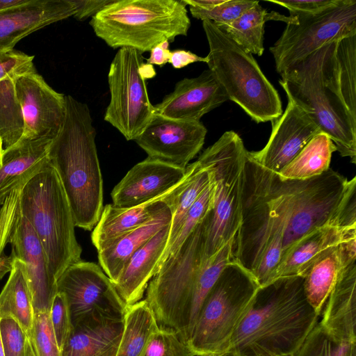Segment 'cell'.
<instances>
[{
  "label": "cell",
  "instance_id": "cell-1",
  "mask_svg": "<svg viewBox=\"0 0 356 356\" xmlns=\"http://www.w3.org/2000/svg\"><path fill=\"white\" fill-rule=\"evenodd\" d=\"M356 225V177L329 168L305 180L283 179L247 152L241 222L232 244L234 261L260 287L305 238L327 225Z\"/></svg>",
  "mask_w": 356,
  "mask_h": 356
},
{
  "label": "cell",
  "instance_id": "cell-2",
  "mask_svg": "<svg viewBox=\"0 0 356 356\" xmlns=\"http://www.w3.org/2000/svg\"><path fill=\"white\" fill-rule=\"evenodd\" d=\"M303 282V277H286L259 287L226 353L293 356L320 318Z\"/></svg>",
  "mask_w": 356,
  "mask_h": 356
},
{
  "label": "cell",
  "instance_id": "cell-3",
  "mask_svg": "<svg viewBox=\"0 0 356 356\" xmlns=\"http://www.w3.org/2000/svg\"><path fill=\"white\" fill-rule=\"evenodd\" d=\"M65 117L48 158L67 196L75 227L92 230L103 210V181L96 131L87 104L65 95Z\"/></svg>",
  "mask_w": 356,
  "mask_h": 356
},
{
  "label": "cell",
  "instance_id": "cell-4",
  "mask_svg": "<svg viewBox=\"0 0 356 356\" xmlns=\"http://www.w3.org/2000/svg\"><path fill=\"white\" fill-rule=\"evenodd\" d=\"M338 41L325 44L284 72L279 83L287 98L330 138L339 154L355 164L356 121L339 91L335 57Z\"/></svg>",
  "mask_w": 356,
  "mask_h": 356
},
{
  "label": "cell",
  "instance_id": "cell-5",
  "mask_svg": "<svg viewBox=\"0 0 356 356\" xmlns=\"http://www.w3.org/2000/svg\"><path fill=\"white\" fill-rule=\"evenodd\" d=\"M18 206L39 238L54 279L81 261L71 209L56 169L49 160L19 190Z\"/></svg>",
  "mask_w": 356,
  "mask_h": 356
},
{
  "label": "cell",
  "instance_id": "cell-6",
  "mask_svg": "<svg viewBox=\"0 0 356 356\" xmlns=\"http://www.w3.org/2000/svg\"><path fill=\"white\" fill-rule=\"evenodd\" d=\"M95 35L113 49L140 53L163 41L187 35L191 26L186 5L177 0H115L92 17Z\"/></svg>",
  "mask_w": 356,
  "mask_h": 356
},
{
  "label": "cell",
  "instance_id": "cell-7",
  "mask_svg": "<svg viewBox=\"0 0 356 356\" xmlns=\"http://www.w3.org/2000/svg\"><path fill=\"white\" fill-rule=\"evenodd\" d=\"M209 52V70L225 91L257 123L280 117L279 94L260 69L252 54L236 44L213 22L203 20Z\"/></svg>",
  "mask_w": 356,
  "mask_h": 356
},
{
  "label": "cell",
  "instance_id": "cell-8",
  "mask_svg": "<svg viewBox=\"0 0 356 356\" xmlns=\"http://www.w3.org/2000/svg\"><path fill=\"white\" fill-rule=\"evenodd\" d=\"M248 150L240 136L225 131L200 156L211 176L213 202L207 215L206 260L233 241L242 218V195Z\"/></svg>",
  "mask_w": 356,
  "mask_h": 356
},
{
  "label": "cell",
  "instance_id": "cell-9",
  "mask_svg": "<svg viewBox=\"0 0 356 356\" xmlns=\"http://www.w3.org/2000/svg\"><path fill=\"white\" fill-rule=\"evenodd\" d=\"M260 286L235 261L228 264L205 298L187 344L195 356L227 353Z\"/></svg>",
  "mask_w": 356,
  "mask_h": 356
},
{
  "label": "cell",
  "instance_id": "cell-10",
  "mask_svg": "<svg viewBox=\"0 0 356 356\" xmlns=\"http://www.w3.org/2000/svg\"><path fill=\"white\" fill-rule=\"evenodd\" d=\"M207 215L178 250L164 261L145 292V300L159 327L177 331L186 342L193 288L207 261Z\"/></svg>",
  "mask_w": 356,
  "mask_h": 356
},
{
  "label": "cell",
  "instance_id": "cell-11",
  "mask_svg": "<svg viewBox=\"0 0 356 356\" xmlns=\"http://www.w3.org/2000/svg\"><path fill=\"white\" fill-rule=\"evenodd\" d=\"M155 75L152 65L144 63L142 53L122 47L110 65L108 81L111 95L104 120L127 140L139 136L154 115L145 79Z\"/></svg>",
  "mask_w": 356,
  "mask_h": 356
},
{
  "label": "cell",
  "instance_id": "cell-12",
  "mask_svg": "<svg viewBox=\"0 0 356 356\" xmlns=\"http://www.w3.org/2000/svg\"><path fill=\"white\" fill-rule=\"evenodd\" d=\"M296 24H289L269 48L275 68L282 74L323 46L356 35V1L338 0L313 14L290 13Z\"/></svg>",
  "mask_w": 356,
  "mask_h": 356
},
{
  "label": "cell",
  "instance_id": "cell-13",
  "mask_svg": "<svg viewBox=\"0 0 356 356\" xmlns=\"http://www.w3.org/2000/svg\"><path fill=\"white\" fill-rule=\"evenodd\" d=\"M23 186L11 192L0 209V257L10 243L11 253L24 264L34 314L47 312L57 292L56 281L39 238L19 209L18 194Z\"/></svg>",
  "mask_w": 356,
  "mask_h": 356
},
{
  "label": "cell",
  "instance_id": "cell-14",
  "mask_svg": "<svg viewBox=\"0 0 356 356\" xmlns=\"http://www.w3.org/2000/svg\"><path fill=\"white\" fill-rule=\"evenodd\" d=\"M103 271L96 264L81 260L57 280V291L67 299L73 326L123 319L127 306Z\"/></svg>",
  "mask_w": 356,
  "mask_h": 356
},
{
  "label": "cell",
  "instance_id": "cell-15",
  "mask_svg": "<svg viewBox=\"0 0 356 356\" xmlns=\"http://www.w3.org/2000/svg\"><path fill=\"white\" fill-rule=\"evenodd\" d=\"M207 132L200 121L172 120L154 114L134 141L148 157L186 168L202 148Z\"/></svg>",
  "mask_w": 356,
  "mask_h": 356
},
{
  "label": "cell",
  "instance_id": "cell-16",
  "mask_svg": "<svg viewBox=\"0 0 356 356\" xmlns=\"http://www.w3.org/2000/svg\"><path fill=\"white\" fill-rule=\"evenodd\" d=\"M15 91L24 118L22 138L54 139L64 122L65 95L50 87L37 72L19 77Z\"/></svg>",
  "mask_w": 356,
  "mask_h": 356
},
{
  "label": "cell",
  "instance_id": "cell-17",
  "mask_svg": "<svg viewBox=\"0 0 356 356\" xmlns=\"http://www.w3.org/2000/svg\"><path fill=\"white\" fill-rule=\"evenodd\" d=\"M272 129L266 145L248 152L256 163L279 173L316 135L323 133L308 114L288 98L286 109L271 121Z\"/></svg>",
  "mask_w": 356,
  "mask_h": 356
},
{
  "label": "cell",
  "instance_id": "cell-18",
  "mask_svg": "<svg viewBox=\"0 0 356 356\" xmlns=\"http://www.w3.org/2000/svg\"><path fill=\"white\" fill-rule=\"evenodd\" d=\"M179 168L147 157L131 168L111 192L113 204L129 208L169 195L186 177Z\"/></svg>",
  "mask_w": 356,
  "mask_h": 356
},
{
  "label": "cell",
  "instance_id": "cell-19",
  "mask_svg": "<svg viewBox=\"0 0 356 356\" xmlns=\"http://www.w3.org/2000/svg\"><path fill=\"white\" fill-rule=\"evenodd\" d=\"M227 100L225 91L208 69L197 77L177 82L174 90L154 106V113L172 120L200 121Z\"/></svg>",
  "mask_w": 356,
  "mask_h": 356
},
{
  "label": "cell",
  "instance_id": "cell-20",
  "mask_svg": "<svg viewBox=\"0 0 356 356\" xmlns=\"http://www.w3.org/2000/svg\"><path fill=\"white\" fill-rule=\"evenodd\" d=\"M74 14L71 0H29L0 11V53L13 49L31 33Z\"/></svg>",
  "mask_w": 356,
  "mask_h": 356
},
{
  "label": "cell",
  "instance_id": "cell-21",
  "mask_svg": "<svg viewBox=\"0 0 356 356\" xmlns=\"http://www.w3.org/2000/svg\"><path fill=\"white\" fill-rule=\"evenodd\" d=\"M170 226L163 227L134 252L113 283L126 306L143 300L167 247Z\"/></svg>",
  "mask_w": 356,
  "mask_h": 356
},
{
  "label": "cell",
  "instance_id": "cell-22",
  "mask_svg": "<svg viewBox=\"0 0 356 356\" xmlns=\"http://www.w3.org/2000/svg\"><path fill=\"white\" fill-rule=\"evenodd\" d=\"M320 316L318 324L332 338L356 342V261L342 270Z\"/></svg>",
  "mask_w": 356,
  "mask_h": 356
},
{
  "label": "cell",
  "instance_id": "cell-23",
  "mask_svg": "<svg viewBox=\"0 0 356 356\" xmlns=\"http://www.w3.org/2000/svg\"><path fill=\"white\" fill-rule=\"evenodd\" d=\"M53 139L22 138L3 149L0 160V205L15 189L26 184L49 161Z\"/></svg>",
  "mask_w": 356,
  "mask_h": 356
},
{
  "label": "cell",
  "instance_id": "cell-24",
  "mask_svg": "<svg viewBox=\"0 0 356 356\" xmlns=\"http://www.w3.org/2000/svg\"><path fill=\"white\" fill-rule=\"evenodd\" d=\"M356 238V225H327L302 240L279 265L273 281L305 277L312 266L339 244Z\"/></svg>",
  "mask_w": 356,
  "mask_h": 356
},
{
  "label": "cell",
  "instance_id": "cell-25",
  "mask_svg": "<svg viewBox=\"0 0 356 356\" xmlns=\"http://www.w3.org/2000/svg\"><path fill=\"white\" fill-rule=\"evenodd\" d=\"M180 184L167 197L139 206L129 208L117 207L113 204L104 206L91 234L92 242L97 250L113 239L147 223L167 207H172Z\"/></svg>",
  "mask_w": 356,
  "mask_h": 356
},
{
  "label": "cell",
  "instance_id": "cell-26",
  "mask_svg": "<svg viewBox=\"0 0 356 356\" xmlns=\"http://www.w3.org/2000/svg\"><path fill=\"white\" fill-rule=\"evenodd\" d=\"M355 261L356 238L334 248L316 261L304 277L305 295L319 316L342 270Z\"/></svg>",
  "mask_w": 356,
  "mask_h": 356
},
{
  "label": "cell",
  "instance_id": "cell-27",
  "mask_svg": "<svg viewBox=\"0 0 356 356\" xmlns=\"http://www.w3.org/2000/svg\"><path fill=\"white\" fill-rule=\"evenodd\" d=\"M171 220L172 211L168 207L147 223L113 239L97 250L101 268L113 283L134 252L170 225Z\"/></svg>",
  "mask_w": 356,
  "mask_h": 356
},
{
  "label": "cell",
  "instance_id": "cell-28",
  "mask_svg": "<svg viewBox=\"0 0 356 356\" xmlns=\"http://www.w3.org/2000/svg\"><path fill=\"white\" fill-rule=\"evenodd\" d=\"M122 320H106L73 326L61 356H116Z\"/></svg>",
  "mask_w": 356,
  "mask_h": 356
},
{
  "label": "cell",
  "instance_id": "cell-29",
  "mask_svg": "<svg viewBox=\"0 0 356 356\" xmlns=\"http://www.w3.org/2000/svg\"><path fill=\"white\" fill-rule=\"evenodd\" d=\"M270 20L281 21L286 24L297 23L295 17H286L275 11L267 12L256 1L252 7L232 22L215 24L245 51L260 56L264 51V24Z\"/></svg>",
  "mask_w": 356,
  "mask_h": 356
},
{
  "label": "cell",
  "instance_id": "cell-30",
  "mask_svg": "<svg viewBox=\"0 0 356 356\" xmlns=\"http://www.w3.org/2000/svg\"><path fill=\"white\" fill-rule=\"evenodd\" d=\"M10 257V275L0 293V318L11 316L29 337L35 314L25 266L22 261L13 253Z\"/></svg>",
  "mask_w": 356,
  "mask_h": 356
},
{
  "label": "cell",
  "instance_id": "cell-31",
  "mask_svg": "<svg viewBox=\"0 0 356 356\" xmlns=\"http://www.w3.org/2000/svg\"><path fill=\"white\" fill-rule=\"evenodd\" d=\"M337 148L324 133L314 136L298 154L278 174L283 179L305 180L325 172L330 168Z\"/></svg>",
  "mask_w": 356,
  "mask_h": 356
},
{
  "label": "cell",
  "instance_id": "cell-32",
  "mask_svg": "<svg viewBox=\"0 0 356 356\" xmlns=\"http://www.w3.org/2000/svg\"><path fill=\"white\" fill-rule=\"evenodd\" d=\"M158 327L155 316L145 299L127 306L116 356H141L151 335Z\"/></svg>",
  "mask_w": 356,
  "mask_h": 356
},
{
  "label": "cell",
  "instance_id": "cell-33",
  "mask_svg": "<svg viewBox=\"0 0 356 356\" xmlns=\"http://www.w3.org/2000/svg\"><path fill=\"white\" fill-rule=\"evenodd\" d=\"M189 172L175 198L172 211L167 247L172 243L191 207L211 181L209 170L198 161L188 165ZM166 247V248H167ZM165 248V249H166Z\"/></svg>",
  "mask_w": 356,
  "mask_h": 356
},
{
  "label": "cell",
  "instance_id": "cell-34",
  "mask_svg": "<svg viewBox=\"0 0 356 356\" xmlns=\"http://www.w3.org/2000/svg\"><path fill=\"white\" fill-rule=\"evenodd\" d=\"M18 78L0 79V137L3 149L16 144L24 135V118L15 91Z\"/></svg>",
  "mask_w": 356,
  "mask_h": 356
},
{
  "label": "cell",
  "instance_id": "cell-35",
  "mask_svg": "<svg viewBox=\"0 0 356 356\" xmlns=\"http://www.w3.org/2000/svg\"><path fill=\"white\" fill-rule=\"evenodd\" d=\"M233 241L226 244L215 255L208 259L204 262L199 273L192 295L186 333V341L190 337L196 318L205 298L218 280L223 268L228 264L234 261L232 255Z\"/></svg>",
  "mask_w": 356,
  "mask_h": 356
},
{
  "label": "cell",
  "instance_id": "cell-36",
  "mask_svg": "<svg viewBox=\"0 0 356 356\" xmlns=\"http://www.w3.org/2000/svg\"><path fill=\"white\" fill-rule=\"evenodd\" d=\"M335 57L341 96L350 116L356 121V35L338 41Z\"/></svg>",
  "mask_w": 356,
  "mask_h": 356
},
{
  "label": "cell",
  "instance_id": "cell-37",
  "mask_svg": "<svg viewBox=\"0 0 356 356\" xmlns=\"http://www.w3.org/2000/svg\"><path fill=\"white\" fill-rule=\"evenodd\" d=\"M355 349L356 342L336 340L318 322L293 356H350Z\"/></svg>",
  "mask_w": 356,
  "mask_h": 356
},
{
  "label": "cell",
  "instance_id": "cell-38",
  "mask_svg": "<svg viewBox=\"0 0 356 356\" xmlns=\"http://www.w3.org/2000/svg\"><path fill=\"white\" fill-rule=\"evenodd\" d=\"M212 202L213 184L211 181L208 187L191 207L172 243L165 250L157 266L156 273L164 261L178 250L184 241L211 210Z\"/></svg>",
  "mask_w": 356,
  "mask_h": 356
},
{
  "label": "cell",
  "instance_id": "cell-39",
  "mask_svg": "<svg viewBox=\"0 0 356 356\" xmlns=\"http://www.w3.org/2000/svg\"><path fill=\"white\" fill-rule=\"evenodd\" d=\"M141 356H195L177 331L159 327L151 335Z\"/></svg>",
  "mask_w": 356,
  "mask_h": 356
},
{
  "label": "cell",
  "instance_id": "cell-40",
  "mask_svg": "<svg viewBox=\"0 0 356 356\" xmlns=\"http://www.w3.org/2000/svg\"><path fill=\"white\" fill-rule=\"evenodd\" d=\"M255 2L256 1L224 0L221 3L209 9L189 6V10L193 17L202 21L209 20L216 25L227 24L237 19Z\"/></svg>",
  "mask_w": 356,
  "mask_h": 356
},
{
  "label": "cell",
  "instance_id": "cell-41",
  "mask_svg": "<svg viewBox=\"0 0 356 356\" xmlns=\"http://www.w3.org/2000/svg\"><path fill=\"white\" fill-rule=\"evenodd\" d=\"M36 356H61L49 317V312L34 314L32 330L29 337Z\"/></svg>",
  "mask_w": 356,
  "mask_h": 356
},
{
  "label": "cell",
  "instance_id": "cell-42",
  "mask_svg": "<svg viewBox=\"0 0 356 356\" xmlns=\"http://www.w3.org/2000/svg\"><path fill=\"white\" fill-rule=\"evenodd\" d=\"M49 317L58 346L61 350L73 330L69 306L63 293L57 291L54 295L49 309Z\"/></svg>",
  "mask_w": 356,
  "mask_h": 356
},
{
  "label": "cell",
  "instance_id": "cell-43",
  "mask_svg": "<svg viewBox=\"0 0 356 356\" xmlns=\"http://www.w3.org/2000/svg\"><path fill=\"white\" fill-rule=\"evenodd\" d=\"M0 333L5 356H25L28 335L16 319L0 318Z\"/></svg>",
  "mask_w": 356,
  "mask_h": 356
},
{
  "label": "cell",
  "instance_id": "cell-44",
  "mask_svg": "<svg viewBox=\"0 0 356 356\" xmlns=\"http://www.w3.org/2000/svg\"><path fill=\"white\" fill-rule=\"evenodd\" d=\"M33 59L34 56L15 49L0 53V79L35 72Z\"/></svg>",
  "mask_w": 356,
  "mask_h": 356
},
{
  "label": "cell",
  "instance_id": "cell-45",
  "mask_svg": "<svg viewBox=\"0 0 356 356\" xmlns=\"http://www.w3.org/2000/svg\"><path fill=\"white\" fill-rule=\"evenodd\" d=\"M269 1L286 8L290 13L313 14L334 5L338 0H272Z\"/></svg>",
  "mask_w": 356,
  "mask_h": 356
},
{
  "label": "cell",
  "instance_id": "cell-46",
  "mask_svg": "<svg viewBox=\"0 0 356 356\" xmlns=\"http://www.w3.org/2000/svg\"><path fill=\"white\" fill-rule=\"evenodd\" d=\"M75 8L74 17L83 21L90 17H94L106 6L115 0H71Z\"/></svg>",
  "mask_w": 356,
  "mask_h": 356
},
{
  "label": "cell",
  "instance_id": "cell-47",
  "mask_svg": "<svg viewBox=\"0 0 356 356\" xmlns=\"http://www.w3.org/2000/svg\"><path fill=\"white\" fill-rule=\"evenodd\" d=\"M207 57H200L190 51L177 49L171 51L170 63L175 69H180L196 62L207 63Z\"/></svg>",
  "mask_w": 356,
  "mask_h": 356
},
{
  "label": "cell",
  "instance_id": "cell-48",
  "mask_svg": "<svg viewBox=\"0 0 356 356\" xmlns=\"http://www.w3.org/2000/svg\"><path fill=\"white\" fill-rule=\"evenodd\" d=\"M171 55V51L169 49V42L163 41L150 50V56L147 59V63L149 65H156L162 67L168 63Z\"/></svg>",
  "mask_w": 356,
  "mask_h": 356
},
{
  "label": "cell",
  "instance_id": "cell-49",
  "mask_svg": "<svg viewBox=\"0 0 356 356\" xmlns=\"http://www.w3.org/2000/svg\"><path fill=\"white\" fill-rule=\"evenodd\" d=\"M11 269V257L10 256H3L0 257V280L4 275L9 273Z\"/></svg>",
  "mask_w": 356,
  "mask_h": 356
},
{
  "label": "cell",
  "instance_id": "cell-50",
  "mask_svg": "<svg viewBox=\"0 0 356 356\" xmlns=\"http://www.w3.org/2000/svg\"><path fill=\"white\" fill-rule=\"evenodd\" d=\"M29 0H0V11L26 3Z\"/></svg>",
  "mask_w": 356,
  "mask_h": 356
},
{
  "label": "cell",
  "instance_id": "cell-51",
  "mask_svg": "<svg viewBox=\"0 0 356 356\" xmlns=\"http://www.w3.org/2000/svg\"><path fill=\"white\" fill-rule=\"evenodd\" d=\"M25 356H36V353L31 339L28 337L26 343V353Z\"/></svg>",
  "mask_w": 356,
  "mask_h": 356
},
{
  "label": "cell",
  "instance_id": "cell-52",
  "mask_svg": "<svg viewBox=\"0 0 356 356\" xmlns=\"http://www.w3.org/2000/svg\"><path fill=\"white\" fill-rule=\"evenodd\" d=\"M0 356H5L4 352H3L2 341H1V333H0Z\"/></svg>",
  "mask_w": 356,
  "mask_h": 356
},
{
  "label": "cell",
  "instance_id": "cell-53",
  "mask_svg": "<svg viewBox=\"0 0 356 356\" xmlns=\"http://www.w3.org/2000/svg\"><path fill=\"white\" fill-rule=\"evenodd\" d=\"M222 355H223V354L211 353L204 354L201 356H222Z\"/></svg>",
  "mask_w": 356,
  "mask_h": 356
},
{
  "label": "cell",
  "instance_id": "cell-54",
  "mask_svg": "<svg viewBox=\"0 0 356 356\" xmlns=\"http://www.w3.org/2000/svg\"><path fill=\"white\" fill-rule=\"evenodd\" d=\"M3 152V143H2L1 138L0 137V160H1Z\"/></svg>",
  "mask_w": 356,
  "mask_h": 356
},
{
  "label": "cell",
  "instance_id": "cell-55",
  "mask_svg": "<svg viewBox=\"0 0 356 356\" xmlns=\"http://www.w3.org/2000/svg\"><path fill=\"white\" fill-rule=\"evenodd\" d=\"M222 356H240V355H236L231 353H225Z\"/></svg>",
  "mask_w": 356,
  "mask_h": 356
},
{
  "label": "cell",
  "instance_id": "cell-56",
  "mask_svg": "<svg viewBox=\"0 0 356 356\" xmlns=\"http://www.w3.org/2000/svg\"><path fill=\"white\" fill-rule=\"evenodd\" d=\"M350 356H356V349L351 353Z\"/></svg>",
  "mask_w": 356,
  "mask_h": 356
}]
</instances>
